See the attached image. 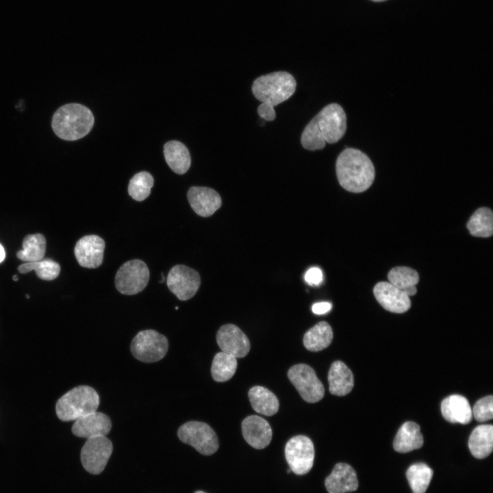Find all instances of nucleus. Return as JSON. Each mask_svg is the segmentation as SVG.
I'll return each instance as SVG.
<instances>
[{
  "label": "nucleus",
  "mask_w": 493,
  "mask_h": 493,
  "mask_svg": "<svg viewBox=\"0 0 493 493\" xmlns=\"http://www.w3.org/2000/svg\"><path fill=\"white\" fill-rule=\"evenodd\" d=\"M164 155L166 163L173 171L184 174L191 164V157L187 147L181 142L171 140L164 146Z\"/></svg>",
  "instance_id": "nucleus-23"
},
{
  "label": "nucleus",
  "mask_w": 493,
  "mask_h": 493,
  "mask_svg": "<svg viewBox=\"0 0 493 493\" xmlns=\"http://www.w3.org/2000/svg\"><path fill=\"white\" fill-rule=\"evenodd\" d=\"M332 305L329 302H319L313 304L312 312L318 315L325 314L330 311Z\"/></svg>",
  "instance_id": "nucleus-36"
},
{
  "label": "nucleus",
  "mask_w": 493,
  "mask_h": 493,
  "mask_svg": "<svg viewBox=\"0 0 493 493\" xmlns=\"http://www.w3.org/2000/svg\"><path fill=\"white\" fill-rule=\"evenodd\" d=\"M236 368V358L222 351L216 353L213 359L211 374L214 381L224 382L233 376Z\"/></svg>",
  "instance_id": "nucleus-29"
},
{
  "label": "nucleus",
  "mask_w": 493,
  "mask_h": 493,
  "mask_svg": "<svg viewBox=\"0 0 493 493\" xmlns=\"http://www.w3.org/2000/svg\"><path fill=\"white\" fill-rule=\"evenodd\" d=\"M423 445L420 426L414 422H405L399 428L394 440L393 446L399 453H408Z\"/></svg>",
  "instance_id": "nucleus-22"
},
{
  "label": "nucleus",
  "mask_w": 493,
  "mask_h": 493,
  "mask_svg": "<svg viewBox=\"0 0 493 493\" xmlns=\"http://www.w3.org/2000/svg\"><path fill=\"white\" fill-rule=\"evenodd\" d=\"M296 82L286 71H276L256 78L252 84L254 97L262 103L257 113L265 121H272L276 117L274 107L288 100L295 92Z\"/></svg>",
  "instance_id": "nucleus-2"
},
{
  "label": "nucleus",
  "mask_w": 493,
  "mask_h": 493,
  "mask_svg": "<svg viewBox=\"0 0 493 493\" xmlns=\"http://www.w3.org/2000/svg\"><path fill=\"white\" fill-rule=\"evenodd\" d=\"M46 240L40 233L26 236L23 241V250L16 253L17 257L24 262H36L44 257Z\"/></svg>",
  "instance_id": "nucleus-28"
},
{
  "label": "nucleus",
  "mask_w": 493,
  "mask_h": 493,
  "mask_svg": "<svg viewBox=\"0 0 493 493\" xmlns=\"http://www.w3.org/2000/svg\"><path fill=\"white\" fill-rule=\"evenodd\" d=\"M304 278L310 286H318L323 281V274L319 268L312 267L307 270Z\"/></svg>",
  "instance_id": "nucleus-35"
},
{
  "label": "nucleus",
  "mask_w": 493,
  "mask_h": 493,
  "mask_svg": "<svg viewBox=\"0 0 493 493\" xmlns=\"http://www.w3.org/2000/svg\"><path fill=\"white\" fill-rule=\"evenodd\" d=\"M194 493H206V492H203V491H197Z\"/></svg>",
  "instance_id": "nucleus-42"
},
{
  "label": "nucleus",
  "mask_w": 493,
  "mask_h": 493,
  "mask_svg": "<svg viewBox=\"0 0 493 493\" xmlns=\"http://www.w3.org/2000/svg\"><path fill=\"white\" fill-rule=\"evenodd\" d=\"M346 130V116L342 107L332 103L324 107L305 126L301 136L303 147L309 151L323 149L326 143L339 141Z\"/></svg>",
  "instance_id": "nucleus-1"
},
{
  "label": "nucleus",
  "mask_w": 493,
  "mask_h": 493,
  "mask_svg": "<svg viewBox=\"0 0 493 493\" xmlns=\"http://www.w3.org/2000/svg\"><path fill=\"white\" fill-rule=\"evenodd\" d=\"M14 281H18V276L16 275H14L12 277Z\"/></svg>",
  "instance_id": "nucleus-39"
},
{
  "label": "nucleus",
  "mask_w": 493,
  "mask_h": 493,
  "mask_svg": "<svg viewBox=\"0 0 493 493\" xmlns=\"http://www.w3.org/2000/svg\"><path fill=\"white\" fill-rule=\"evenodd\" d=\"M21 273H27L34 270L38 277L43 280H53L60 272V266L51 259H44L36 262H30L20 265L18 268Z\"/></svg>",
  "instance_id": "nucleus-31"
},
{
  "label": "nucleus",
  "mask_w": 493,
  "mask_h": 493,
  "mask_svg": "<svg viewBox=\"0 0 493 493\" xmlns=\"http://www.w3.org/2000/svg\"><path fill=\"white\" fill-rule=\"evenodd\" d=\"M329 392L336 396H345L352 390L354 378L351 370L341 361L333 362L328 372Z\"/></svg>",
  "instance_id": "nucleus-21"
},
{
  "label": "nucleus",
  "mask_w": 493,
  "mask_h": 493,
  "mask_svg": "<svg viewBox=\"0 0 493 493\" xmlns=\"http://www.w3.org/2000/svg\"><path fill=\"white\" fill-rule=\"evenodd\" d=\"M220 349L236 358L244 357L250 350V342L244 332L233 324L223 325L216 333Z\"/></svg>",
  "instance_id": "nucleus-13"
},
{
  "label": "nucleus",
  "mask_w": 493,
  "mask_h": 493,
  "mask_svg": "<svg viewBox=\"0 0 493 493\" xmlns=\"http://www.w3.org/2000/svg\"><path fill=\"white\" fill-rule=\"evenodd\" d=\"M408 296H413L416 294L417 289L416 286L408 287L403 290Z\"/></svg>",
  "instance_id": "nucleus-37"
},
{
  "label": "nucleus",
  "mask_w": 493,
  "mask_h": 493,
  "mask_svg": "<svg viewBox=\"0 0 493 493\" xmlns=\"http://www.w3.org/2000/svg\"><path fill=\"white\" fill-rule=\"evenodd\" d=\"M153 182V178L149 173L139 172L130 179L128 193L133 199L142 201L149 196Z\"/></svg>",
  "instance_id": "nucleus-32"
},
{
  "label": "nucleus",
  "mask_w": 493,
  "mask_h": 493,
  "mask_svg": "<svg viewBox=\"0 0 493 493\" xmlns=\"http://www.w3.org/2000/svg\"><path fill=\"white\" fill-rule=\"evenodd\" d=\"M441 412L444 418L452 423L466 425L472 418L468 401L459 394H453L445 398L441 403Z\"/></svg>",
  "instance_id": "nucleus-20"
},
{
  "label": "nucleus",
  "mask_w": 493,
  "mask_h": 493,
  "mask_svg": "<svg viewBox=\"0 0 493 493\" xmlns=\"http://www.w3.org/2000/svg\"><path fill=\"white\" fill-rule=\"evenodd\" d=\"M25 296H26V297H27V299L29 298V296L28 294H26Z\"/></svg>",
  "instance_id": "nucleus-43"
},
{
  "label": "nucleus",
  "mask_w": 493,
  "mask_h": 493,
  "mask_svg": "<svg viewBox=\"0 0 493 493\" xmlns=\"http://www.w3.org/2000/svg\"><path fill=\"white\" fill-rule=\"evenodd\" d=\"M468 447L475 457L483 459L488 457L493 448V426L482 425L476 427L470 435Z\"/></svg>",
  "instance_id": "nucleus-24"
},
{
  "label": "nucleus",
  "mask_w": 493,
  "mask_h": 493,
  "mask_svg": "<svg viewBox=\"0 0 493 493\" xmlns=\"http://www.w3.org/2000/svg\"><path fill=\"white\" fill-rule=\"evenodd\" d=\"M166 283L170 291L178 299L187 301L197 293L201 284V278L193 268L178 264L170 270Z\"/></svg>",
  "instance_id": "nucleus-12"
},
{
  "label": "nucleus",
  "mask_w": 493,
  "mask_h": 493,
  "mask_svg": "<svg viewBox=\"0 0 493 493\" xmlns=\"http://www.w3.org/2000/svg\"><path fill=\"white\" fill-rule=\"evenodd\" d=\"M164 280H165V279H164V274L162 273V280L160 281V283H163Z\"/></svg>",
  "instance_id": "nucleus-40"
},
{
  "label": "nucleus",
  "mask_w": 493,
  "mask_h": 493,
  "mask_svg": "<svg viewBox=\"0 0 493 493\" xmlns=\"http://www.w3.org/2000/svg\"><path fill=\"white\" fill-rule=\"evenodd\" d=\"M466 227L475 237L488 238L493 233V214L488 207H480L471 216Z\"/></svg>",
  "instance_id": "nucleus-27"
},
{
  "label": "nucleus",
  "mask_w": 493,
  "mask_h": 493,
  "mask_svg": "<svg viewBox=\"0 0 493 493\" xmlns=\"http://www.w3.org/2000/svg\"><path fill=\"white\" fill-rule=\"evenodd\" d=\"M285 457L294 473L307 474L312 468L314 448L312 441L307 436L299 435L290 438L285 446Z\"/></svg>",
  "instance_id": "nucleus-10"
},
{
  "label": "nucleus",
  "mask_w": 493,
  "mask_h": 493,
  "mask_svg": "<svg viewBox=\"0 0 493 493\" xmlns=\"http://www.w3.org/2000/svg\"><path fill=\"white\" fill-rule=\"evenodd\" d=\"M289 380L307 403H316L325 395V388L314 370L305 364H296L288 370Z\"/></svg>",
  "instance_id": "nucleus-9"
},
{
  "label": "nucleus",
  "mask_w": 493,
  "mask_h": 493,
  "mask_svg": "<svg viewBox=\"0 0 493 493\" xmlns=\"http://www.w3.org/2000/svg\"><path fill=\"white\" fill-rule=\"evenodd\" d=\"M5 257V251L3 246L0 244V263H1Z\"/></svg>",
  "instance_id": "nucleus-38"
},
{
  "label": "nucleus",
  "mask_w": 493,
  "mask_h": 493,
  "mask_svg": "<svg viewBox=\"0 0 493 493\" xmlns=\"http://www.w3.org/2000/svg\"><path fill=\"white\" fill-rule=\"evenodd\" d=\"M472 416L479 422H485L493 418V396H486L478 400L472 409Z\"/></svg>",
  "instance_id": "nucleus-34"
},
{
  "label": "nucleus",
  "mask_w": 493,
  "mask_h": 493,
  "mask_svg": "<svg viewBox=\"0 0 493 493\" xmlns=\"http://www.w3.org/2000/svg\"><path fill=\"white\" fill-rule=\"evenodd\" d=\"M99 396L88 385L73 388L61 396L56 403L58 417L62 421L76 420L97 410Z\"/></svg>",
  "instance_id": "nucleus-5"
},
{
  "label": "nucleus",
  "mask_w": 493,
  "mask_h": 493,
  "mask_svg": "<svg viewBox=\"0 0 493 493\" xmlns=\"http://www.w3.org/2000/svg\"><path fill=\"white\" fill-rule=\"evenodd\" d=\"M373 293L378 303L389 312L403 313L411 307L409 296L389 282L377 283Z\"/></svg>",
  "instance_id": "nucleus-15"
},
{
  "label": "nucleus",
  "mask_w": 493,
  "mask_h": 493,
  "mask_svg": "<svg viewBox=\"0 0 493 493\" xmlns=\"http://www.w3.org/2000/svg\"><path fill=\"white\" fill-rule=\"evenodd\" d=\"M149 279V271L146 264L140 260L124 263L115 276V286L123 294L134 295L142 291Z\"/></svg>",
  "instance_id": "nucleus-8"
},
{
  "label": "nucleus",
  "mask_w": 493,
  "mask_h": 493,
  "mask_svg": "<svg viewBox=\"0 0 493 493\" xmlns=\"http://www.w3.org/2000/svg\"><path fill=\"white\" fill-rule=\"evenodd\" d=\"M179 439L194 447L204 455L214 454L219 447L217 435L207 423L189 421L183 424L177 431Z\"/></svg>",
  "instance_id": "nucleus-6"
},
{
  "label": "nucleus",
  "mask_w": 493,
  "mask_h": 493,
  "mask_svg": "<svg viewBox=\"0 0 493 493\" xmlns=\"http://www.w3.org/2000/svg\"><path fill=\"white\" fill-rule=\"evenodd\" d=\"M94 119L90 110L79 103L61 106L52 117L54 133L61 139L74 141L86 136L92 129Z\"/></svg>",
  "instance_id": "nucleus-4"
},
{
  "label": "nucleus",
  "mask_w": 493,
  "mask_h": 493,
  "mask_svg": "<svg viewBox=\"0 0 493 493\" xmlns=\"http://www.w3.org/2000/svg\"><path fill=\"white\" fill-rule=\"evenodd\" d=\"M389 283L399 289H404L416 286L419 281L418 273L414 269L406 266H397L392 268L388 275Z\"/></svg>",
  "instance_id": "nucleus-33"
},
{
  "label": "nucleus",
  "mask_w": 493,
  "mask_h": 493,
  "mask_svg": "<svg viewBox=\"0 0 493 493\" xmlns=\"http://www.w3.org/2000/svg\"><path fill=\"white\" fill-rule=\"evenodd\" d=\"M105 249L104 240L97 235H88L79 239L75 246V255L80 266L95 268L101 265Z\"/></svg>",
  "instance_id": "nucleus-14"
},
{
  "label": "nucleus",
  "mask_w": 493,
  "mask_h": 493,
  "mask_svg": "<svg viewBox=\"0 0 493 493\" xmlns=\"http://www.w3.org/2000/svg\"><path fill=\"white\" fill-rule=\"evenodd\" d=\"M112 428L110 418L102 412H94L75 420L73 433L79 438H89L108 435Z\"/></svg>",
  "instance_id": "nucleus-18"
},
{
  "label": "nucleus",
  "mask_w": 493,
  "mask_h": 493,
  "mask_svg": "<svg viewBox=\"0 0 493 493\" xmlns=\"http://www.w3.org/2000/svg\"><path fill=\"white\" fill-rule=\"evenodd\" d=\"M336 173L340 185L355 193L368 189L375 176V167L368 156L353 148H346L339 154Z\"/></svg>",
  "instance_id": "nucleus-3"
},
{
  "label": "nucleus",
  "mask_w": 493,
  "mask_h": 493,
  "mask_svg": "<svg viewBox=\"0 0 493 493\" xmlns=\"http://www.w3.org/2000/svg\"><path fill=\"white\" fill-rule=\"evenodd\" d=\"M333 340V331L327 322L316 324L305 333L304 346L310 351H319L328 347Z\"/></svg>",
  "instance_id": "nucleus-26"
},
{
  "label": "nucleus",
  "mask_w": 493,
  "mask_h": 493,
  "mask_svg": "<svg viewBox=\"0 0 493 493\" xmlns=\"http://www.w3.org/2000/svg\"><path fill=\"white\" fill-rule=\"evenodd\" d=\"M242 432L245 441L256 449H262L270 442L273 432L269 423L263 418L252 415L242 422Z\"/></svg>",
  "instance_id": "nucleus-16"
},
{
  "label": "nucleus",
  "mask_w": 493,
  "mask_h": 493,
  "mask_svg": "<svg viewBox=\"0 0 493 493\" xmlns=\"http://www.w3.org/2000/svg\"><path fill=\"white\" fill-rule=\"evenodd\" d=\"M187 197L194 212L203 217L212 216L222 204L219 194L208 187L192 186Z\"/></svg>",
  "instance_id": "nucleus-17"
},
{
  "label": "nucleus",
  "mask_w": 493,
  "mask_h": 493,
  "mask_svg": "<svg viewBox=\"0 0 493 493\" xmlns=\"http://www.w3.org/2000/svg\"><path fill=\"white\" fill-rule=\"evenodd\" d=\"M433 470L424 463L411 465L406 477L414 493H425L433 477Z\"/></svg>",
  "instance_id": "nucleus-30"
},
{
  "label": "nucleus",
  "mask_w": 493,
  "mask_h": 493,
  "mask_svg": "<svg viewBox=\"0 0 493 493\" xmlns=\"http://www.w3.org/2000/svg\"><path fill=\"white\" fill-rule=\"evenodd\" d=\"M371 1H376V2H379V1H385V0H371Z\"/></svg>",
  "instance_id": "nucleus-41"
},
{
  "label": "nucleus",
  "mask_w": 493,
  "mask_h": 493,
  "mask_svg": "<svg viewBox=\"0 0 493 493\" xmlns=\"http://www.w3.org/2000/svg\"><path fill=\"white\" fill-rule=\"evenodd\" d=\"M168 349L167 338L153 329L138 332L131 344V352L134 357L146 363L162 359L166 355Z\"/></svg>",
  "instance_id": "nucleus-7"
},
{
  "label": "nucleus",
  "mask_w": 493,
  "mask_h": 493,
  "mask_svg": "<svg viewBox=\"0 0 493 493\" xmlns=\"http://www.w3.org/2000/svg\"><path fill=\"white\" fill-rule=\"evenodd\" d=\"M111 441L104 435L87 438L81 451V462L86 471L93 475L101 473L112 453Z\"/></svg>",
  "instance_id": "nucleus-11"
},
{
  "label": "nucleus",
  "mask_w": 493,
  "mask_h": 493,
  "mask_svg": "<svg viewBox=\"0 0 493 493\" xmlns=\"http://www.w3.org/2000/svg\"><path fill=\"white\" fill-rule=\"evenodd\" d=\"M325 485L329 493H346L355 491L358 481L355 470L345 463L335 465L331 474L325 479Z\"/></svg>",
  "instance_id": "nucleus-19"
},
{
  "label": "nucleus",
  "mask_w": 493,
  "mask_h": 493,
  "mask_svg": "<svg viewBox=\"0 0 493 493\" xmlns=\"http://www.w3.org/2000/svg\"><path fill=\"white\" fill-rule=\"evenodd\" d=\"M248 396L253 409L259 414L270 416L279 410L277 397L264 387L256 385L251 388Z\"/></svg>",
  "instance_id": "nucleus-25"
}]
</instances>
